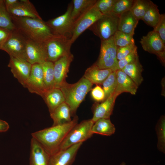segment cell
<instances>
[{
	"instance_id": "obj_39",
	"label": "cell",
	"mask_w": 165,
	"mask_h": 165,
	"mask_svg": "<svg viewBox=\"0 0 165 165\" xmlns=\"http://www.w3.org/2000/svg\"><path fill=\"white\" fill-rule=\"evenodd\" d=\"M137 49V47L135 44H131L126 46L117 48L116 56L118 61L123 59Z\"/></svg>"
},
{
	"instance_id": "obj_31",
	"label": "cell",
	"mask_w": 165,
	"mask_h": 165,
	"mask_svg": "<svg viewBox=\"0 0 165 165\" xmlns=\"http://www.w3.org/2000/svg\"><path fill=\"white\" fill-rule=\"evenodd\" d=\"M151 1L148 0H136L131 12L138 20H141L150 4Z\"/></svg>"
},
{
	"instance_id": "obj_18",
	"label": "cell",
	"mask_w": 165,
	"mask_h": 165,
	"mask_svg": "<svg viewBox=\"0 0 165 165\" xmlns=\"http://www.w3.org/2000/svg\"><path fill=\"white\" fill-rule=\"evenodd\" d=\"M10 16L42 19L35 7L28 0H21L7 9Z\"/></svg>"
},
{
	"instance_id": "obj_35",
	"label": "cell",
	"mask_w": 165,
	"mask_h": 165,
	"mask_svg": "<svg viewBox=\"0 0 165 165\" xmlns=\"http://www.w3.org/2000/svg\"><path fill=\"white\" fill-rule=\"evenodd\" d=\"M136 0H116L112 12L120 15L127 11L130 10Z\"/></svg>"
},
{
	"instance_id": "obj_42",
	"label": "cell",
	"mask_w": 165,
	"mask_h": 165,
	"mask_svg": "<svg viewBox=\"0 0 165 165\" xmlns=\"http://www.w3.org/2000/svg\"><path fill=\"white\" fill-rule=\"evenodd\" d=\"M9 124L6 121L0 119V132L7 131L9 128Z\"/></svg>"
},
{
	"instance_id": "obj_26",
	"label": "cell",
	"mask_w": 165,
	"mask_h": 165,
	"mask_svg": "<svg viewBox=\"0 0 165 165\" xmlns=\"http://www.w3.org/2000/svg\"><path fill=\"white\" fill-rule=\"evenodd\" d=\"M116 130L114 125L110 119H101L95 122L92 128L91 131L94 134L106 136L114 134Z\"/></svg>"
},
{
	"instance_id": "obj_32",
	"label": "cell",
	"mask_w": 165,
	"mask_h": 165,
	"mask_svg": "<svg viewBox=\"0 0 165 165\" xmlns=\"http://www.w3.org/2000/svg\"><path fill=\"white\" fill-rule=\"evenodd\" d=\"M102 85L105 94V100L114 93L116 89L117 82L116 71H113Z\"/></svg>"
},
{
	"instance_id": "obj_27",
	"label": "cell",
	"mask_w": 165,
	"mask_h": 165,
	"mask_svg": "<svg viewBox=\"0 0 165 165\" xmlns=\"http://www.w3.org/2000/svg\"><path fill=\"white\" fill-rule=\"evenodd\" d=\"M96 0H73L71 17L75 22L95 3Z\"/></svg>"
},
{
	"instance_id": "obj_5",
	"label": "cell",
	"mask_w": 165,
	"mask_h": 165,
	"mask_svg": "<svg viewBox=\"0 0 165 165\" xmlns=\"http://www.w3.org/2000/svg\"><path fill=\"white\" fill-rule=\"evenodd\" d=\"M72 8L71 2L69 4L66 12L63 14L46 22L53 35L71 39L74 25L71 17Z\"/></svg>"
},
{
	"instance_id": "obj_30",
	"label": "cell",
	"mask_w": 165,
	"mask_h": 165,
	"mask_svg": "<svg viewBox=\"0 0 165 165\" xmlns=\"http://www.w3.org/2000/svg\"><path fill=\"white\" fill-rule=\"evenodd\" d=\"M0 27L11 31L16 29L6 7L4 0H0Z\"/></svg>"
},
{
	"instance_id": "obj_29",
	"label": "cell",
	"mask_w": 165,
	"mask_h": 165,
	"mask_svg": "<svg viewBox=\"0 0 165 165\" xmlns=\"http://www.w3.org/2000/svg\"><path fill=\"white\" fill-rule=\"evenodd\" d=\"M160 15L157 6L151 1L141 20L147 25L154 28L159 22Z\"/></svg>"
},
{
	"instance_id": "obj_17",
	"label": "cell",
	"mask_w": 165,
	"mask_h": 165,
	"mask_svg": "<svg viewBox=\"0 0 165 165\" xmlns=\"http://www.w3.org/2000/svg\"><path fill=\"white\" fill-rule=\"evenodd\" d=\"M118 96L114 92L101 103H96L93 105V116L91 119L94 123L101 119H110Z\"/></svg>"
},
{
	"instance_id": "obj_19",
	"label": "cell",
	"mask_w": 165,
	"mask_h": 165,
	"mask_svg": "<svg viewBox=\"0 0 165 165\" xmlns=\"http://www.w3.org/2000/svg\"><path fill=\"white\" fill-rule=\"evenodd\" d=\"M50 155L34 138L31 141L29 165H49Z\"/></svg>"
},
{
	"instance_id": "obj_40",
	"label": "cell",
	"mask_w": 165,
	"mask_h": 165,
	"mask_svg": "<svg viewBox=\"0 0 165 165\" xmlns=\"http://www.w3.org/2000/svg\"><path fill=\"white\" fill-rule=\"evenodd\" d=\"M91 95L93 99L97 102H102L104 101L105 94L103 88L98 85L91 90Z\"/></svg>"
},
{
	"instance_id": "obj_43",
	"label": "cell",
	"mask_w": 165,
	"mask_h": 165,
	"mask_svg": "<svg viewBox=\"0 0 165 165\" xmlns=\"http://www.w3.org/2000/svg\"><path fill=\"white\" fill-rule=\"evenodd\" d=\"M19 1L18 0H4L7 10L14 5Z\"/></svg>"
},
{
	"instance_id": "obj_6",
	"label": "cell",
	"mask_w": 165,
	"mask_h": 165,
	"mask_svg": "<svg viewBox=\"0 0 165 165\" xmlns=\"http://www.w3.org/2000/svg\"><path fill=\"white\" fill-rule=\"evenodd\" d=\"M119 16L113 12L103 15L89 29L101 41L108 39L118 30Z\"/></svg>"
},
{
	"instance_id": "obj_13",
	"label": "cell",
	"mask_w": 165,
	"mask_h": 165,
	"mask_svg": "<svg viewBox=\"0 0 165 165\" xmlns=\"http://www.w3.org/2000/svg\"><path fill=\"white\" fill-rule=\"evenodd\" d=\"M26 88L30 92L36 94L42 98L46 93L41 64H35L32 65Z\"/></svg>"
},
{
	"instance_id": "obj_16",
	"label": "cell",
	"mask_w": 165,
	"mask_h": 165,
	"mask_svg": "<svg viewBox=\"0 0 165 165\" xmlns=\"http://www.w3.org/2000/svg\"><path fill=\"white\" fill-rule=\"evenodd\" d=\"M73 58V55L71 53L53 62L54 88H60L62 84L66 81L67 74Z\"/></svg>"
},
{
	"instance_id": "obj_10",
	"label": "cell",
	"mask_w": 165,
	"mask_h": 165,
	"mask_svg": "<svg viewBox=\"0 0 165 165\" xmlns=\"http://www.w3.org/2000/svg\"><path fill=\"white\" fill-rule=\"evenodd\" d=\"M103 15L95 4L82 14L74 22L73 35L70 39L71 43L73 44L84 31L89 28Z\"/></svg>"
},
{
	"instance_id": "obj_24",
	"label": "cell",
	"mask_w": 165,
	"mask_h": 165,
	"mask_svg": "<svg viewBox=\"0 0 165 165\" xmlns=\"http://www.w3.org/2000/svg\"><path fill=\"white\" fill-rule=\"evenodd\" d=\"M46 104L50 113L65 102L63 94L60 88H54L47 91L42 98Z\"/></svg>"
},
{
	"instance_id": "obj_1",
	"label": "cell",
	"mask_w": 165,
	"mask_h": 165,
	"mask_svg": "<svg viewBox=\"0 0 165 165\" xmlns=\"http://www.w3.org/2000/svg\"><path fill=\"white\" fill-rule=\"evenodd\" d=\"M78 118L75 116L70 122L53 126L31 134L50 155L59 149L62 142L71 130L78 123Z\"/></svg>"
},
{
	"instance_id": "obj_28",
	"label": "cell",
	"mask_w": 165,
	"mask_h": 165,
	"mask_svg": "<svg viewBox=\"0 0 165 165\" xmlns=\"http://www.w3.org/2000/svg\"><path fill=\"white\" fill-rule=\"evenodd\" d=\"M41 64L43 70L44 83L47 92L54 88V63L46 61Z\"/></svg>"
},
{
	"instance_id": "obj_37",
	"label": "cell",
	"mask_w": 165,
	"mask_h": 165,
	"mask_svg": "<svg viewBox=\"0 0 165 165\" xmlns=\"http://www.w3.org/2000/svg\"><path fill=\"white\" fill-rule=\"evenodd\" d=\"M160 37L163 43L165 44V14L160 15V20L153 28V30Z\"/></svg>"
},
{
	"instance_id": "obj_33",
	"label": "cell",
	"mask_w": 165,
	"mask_h": 165,
	"mask_svg": "<svg viewBox=\"0 0 165 165\" xmlns=\"http://www.w3.org/2000/svg\"><path fill=\"white\" fill-rule=\"evenodd\" d=\"M133 35L117 30L113 36L115 44L118 48L135 44Z\"/></svg>"
},
{
	"instance_id": "obj_41",
	"label": "cell",
	"mask_w": 165,
	"mask_h": 165,
	"mask_svg": "<svg viewBox=\"0 0 165 165\" xmlns=\"http://www.w3.org/2000/svg\"><path fill=\"white\" fill-rule=\"evenodd\" d=\"M12 31L0 27V50L9 37Z\"/></svg>"
},
{
	"instance_id": "obj_36",
	"label": "cell",
	"mask_w": 165,
	"mask_h": 165,
	"mask_svg": "<svg viewBox=\"0 0 165 165\" xmlns=\"http://www.w3.org/2000/svg\"><path fill=\"white\" fill-rule=\"evenodd\" d=\"M116 0H97L95 6L103 14L105 15L112 12Z\"/></svg>"
},
{
	"instance_id": "obj_20",
	"label": "cell",
	"mask_w": 165,
	"mask_h": 165,
	"mask_svg": "<svg viewBox=\"0 0 165 165\" xmlns=\"http://www.w3.org/2000/svg\"><path fill=\"white\" fill-rule=\"evenodd\" d=\"M116 74L117 85L115 94L118 96L124 92L135 95L138 86L122 70H116Z\"/></svg>"
},
{
	"instance_id": "obj_7",
	"label": "cell",
	"mask_w": 165,
	"mask_h": 165,
	"mask_svg": "<svg viewBox=\"0 0 165 165\" xmlns=\"http://www.w3.org/2000/svg\"><path fill=\"white\" fill-rule=\"evenodd\" d=\"M117 49L113 36L108 39L101 41L99 56L94 64L101 69H110L113 71L118 70Z\"/></svg>"
},
{
	"instance_id": "obj_12",
	"label": "cell",
	"mask_w": 165,
	"mask_h": 165,
	"mask_svg": "<svg viewBox=\"0 0 165 165\" xmlns=\"http://www.w3.org/2000/svg\"><path fill=\"white\" fill-rule=\"evenodd\" d=\"M32 65L27 61L10 56L8 66L15 78L24 87H26Z\"/></svg>"
},
{
	"instance_id": "obj_11",
	"label": "cell",
	"mask_w": 165,
	"mask_h": 165,
	"mask_svg": "<svg viewBox=\"0 0 165 165\" xmlns=\"http://www.w3.org/2000/svg\"><path fill=\"white\" fill-rule=\"evenodd\" d=\"M143 49L156 55L161 63H165V44L158 35L153 31L143 36L140 41Z\"/></svg>"
},
{
	"instance_id": "obj_2",
	"label": "cell",
	"mask_w": 165,
	"mask_h": 165,
	"mask_svg": "<svg viewBox=\"0 0 165 165\" xmlns=\"http://www.w3.org/2000/svg\"><path fill=\"white\" fill-rule=\"evenodd\" d=\"M10 16L16 28L28 39L43 43L54 35L46 22L42 19Z\"/></svg>"
},
{
	"instance_id": "obj_3",
	"label": "cell",
	"mask_w": 165,
	"mask_h": 165,
	"mask_svg": "<svg viewBox=\"0 0 165 165\" xmlns=\"http://www.w3.org/2000/svg\"><path fill=\"white\" fill-rule=\"evenodd\" d=\"M93 85L83 76L75 83L69 84L66 81L61 86L60 89L64 96L65 102L70 108L72 116H75L77 108L91 90Z\"/></svg>"
},
{
	"instance_id": "obj_38",
	"label": "cell",
	"mask_w": 165,
	"mask_h": 165,
	"mask_svg": "<svg viewBox=\"0 0 165 165\" xmlns=\"http://www.w3.org/2000/svg\"><path fill=\"white\" fill-rule=\"evenodd\" d=\"M139 57L137 49L133 51L123 59L118 61L119 69L122 70L126 65L135 61Z\"/></svg>"
},
{
	"instance_id": "obj_25",
	"label": "cell",
	"mask_w": 165,
	"mask_h": 165,
	"mask_svg": "<svg viewBox=\"0 0 165 165\" xmlns=\"http://www.w3.org/2000/svg\"><path fill=\"white\" fill-rule=\"evenodd\" d=\"M122 70L138 86L142 83L143 79L142 73L143 69L139 58L134 62L126 65Z\"/></svg>"
},
{
	"instance_id": "obj_9",
	"label": "cell",
	"mask_w": 165,
	"mask_h": 165,
	"mask_svg": "<svg viewBox=\"0 0 165 165\" xmlns=\"http://www.w3.org/2000/svg\"><path fill=\"white\" fill-rule=\"evenodd\" d=\"M28 39L16 28L11 31L1 50L7 53L9 56L26 61V47Z\"/></svg>"
},
{
	"instance_id": "obj_21",
	"label": "cell",
	"mask_w": 165,
	"mask_h": 165,
	"mask_svg": "<svg viewBox=\"0 0 165 165\" xmlns=\"http://www.w3.org/2000/svg\"><path fill=\"white\" fill-rule=\"evenodd\" d=\"M112 72L110 69H100L94 64L86 70L83 77L93 84L102 85Z\"/></svg>"
},
{
	"instance_id": "obj_8",
	"label": "cell",
	"mask_w": 165,
	"mask_h": 165,
	"mask_svg": "<svg viewBox=\"0 0 165 165\" xmlns=\"http://www.w3.org/2000/svg\"><path fill=\"white\" fill-rule=\"evenodd\" d=\"M44 44L47 53V61L54 62L71 53L70 40L64 37L54 35L44 42Z\"/></svg>"
},
{
	"instance_id": "obj_22",
	"label": "cell",
	"mask_w": 165,
	"mask_h": 165,
	"mask_svg": "<svg viewBox=\"0 0 165 165\" xmlns=\"http://www.w3.org/2000/svg\"><path fill=\"white\" fill-rule=\"evenodd\" d=\"M138 21L130 10L125 12L119 15L118 30L134 35Z\"/></svg>"
},
{
	"instance_id": "obj_23",
	"label": "cell",
	"mask_w": 165,
	"mask_h": 165,
	"mask_svg": "<svg viewBox=\"0 0 165 165\" xmlns=\"http://www.w3.org/2000/svg\"><path fill=\"white\" fill-rule=\"evenodd\" d=\"M50 114L53 121V126L68 123L72 120L70 108L65 102L58 106Z\"/></svg>"
},
{
	"instance_id": "obj_15",
	"label": "cell",
	"mask_w": 165,
	"mask_h": 165,
	"mask_svg": "<svg viewBox=\"0 0 165 165\" xmlns=\"http://www.w3.org/2000/svg\"><path fill=\"white\" fill-rule=\"evenodd\" d=\"M26 61L33 65L41 64L47 60L44 42L39 43L28 39L26 47Z\"/></svg>"
},
{
	"instance_id": "obj_14",
	"label": "cell",
	"mask_w": 165,
	"mask_h": 165,
	"mask_svg": "<svg viewBox=\"0 0 165 165\" xmlns=\"http://www.w3.org/2000/svg\"><path fill=\"white\" fill-rule=\"evenodd\" d=\"M82 143H79L66 149L58 150L50 155L49 165H72Z\"/></svg>"
},
{
	"instance_id": "obj_44",
	"label": "cell",
	"mask_w": 165,
	"mask_h": 165,
	"mask_svg": "<svg viewBox=\"0 0 165 165\" xmlns=\"http://www.w3.org/2000/svg\"><path fill=\"white\" fill-rule=\"evenodd\" d=\"M120 165H126V164L125 163L122 162Z\"/></svg>"
},
{
	"instance_id": "obj_34",
	"label": "cell",
	"mask_w": 165,
	"mask_h": 165,
	"mask_svg": "<svg viewBox=\"0 0 165 165\" xmlns=\"http://www.w3.org/2000/svg\"><path fill=\"white\" fill-rule=\"evenodd\" d=\"M158 142L157 147L161 152H165V119L163 116L161 117L156 127Z\"/></svg>"
},
{
	"instance_id": "obj_4",
	"label": "cell",
	"mask_w": 165,
	"mask_h": 165,
	"mask_svg": "<svg viewBox=\"0 0 165 165\" xmlns=\"http://www.w3.org/2000/svg\"><path fill=\"white\" fill-rule=\"evenodd\" d=\"M94 123L91 119L78 123L68 132L58 150L64 149L76 144L83 143L90 138L94 134L91 129Z\"/></svg>"
}]
</instances>
